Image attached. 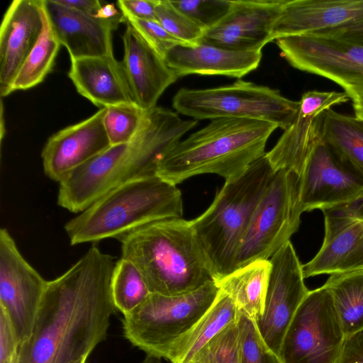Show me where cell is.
I'll list each match as a JSON object with an SVG mask.
<instances>
[{
    "label": "cell",
    "instance_id": "1",
    "mask_svg": "<svg viewBox=\"0 0 363 363\" xmlns=\"http://www.w3.org/2000/svg\"><path fill=\"white\" fill-rule=\"evenodd\" d=\"M116 263L93 245L65 273L48 281L16 363H70L105 340L117 310L111 293Z\"/></svg>",
    "mask_w": 363,
    "mask_h": 363
},
{
    "label": "cell",
    "instance_id": "2",
    "mask_svg": "<svg viewBox=\"0 0 363 363\" xmlns=\"http://www.w3.org/2000/svg\"><path fill=\"white\" fill-rule=\"evenodd\" d=\"M197 124L196 120L182 119L160 106L147 110L129 142L111 145L59 183L58 206L79 213L119 185L156 174L159 161Z\"/></svg>",
    "mask_w": 363,
    "mask_h": 363
},
{
    "label": "cell",
    "instance_id": "3",
    "mask_svg": "<svg viewBox=\"0 0 363 363\" xmlns=\"http://www.w3.org/2000/svg\"><path fill=\"white\" fill-rule=\"evenodd\" d=\"M118 240L121 257L136 266L150 293L176 296L216 280L191 220L152 221Z\"/></svg>",
    "mask_w": 363,
    "mask_h": 363
},
{
    "label": "cell",
    "instance_id": "4",
    "mask_svg": "<svg viewBox=\"0 0 363 363\" xmlns=\"http://www.w3.org/2000/svg\"><path fill=\"white\" fill-rule=\"evenodd\" d=\"M277 128L259 120H211L169 151L159 161L156 174L174 185L203 174L235 179L265 155L267 141Z\"/></svg>",
    "mask_w": 363,
    "mask_h": 363
},
{
    "label": "cell",
    "instance_id": "5",
    "mask_svg": "<svg viewBox=\"0 0 363 363\" xmlns=\"http://www.w3.org/2000/svg\"><path fill=\"white\" fill-rule=\"evenodd\" d=\"M180 190L156 174L128 181L109 191L77 216L65 230L72 245L119 240L152 221L182 218Z\"/></svg>",
    "mask_w": 363,
    "mask_h": 363
},
{
    "label": "cell",
    "instance_id": "6",
    "mask_svg": "<svg viewBox=\"0 0 363 363\" xmlns=\"http://www.w3.org/2000/svg\"><path fill=\"white\" fill-rule=\"evenodd\" d=\"M275 173L264 155L242 174L225 181L210 206L191 220L216 280L234 271L241 239Z\"/></svg>",
    "mask_w": 363,
    "mask_h": 363
},
{
    "label": "cell",
    "instance_id": "7",
    "mask_svg": "<svg viewBox=\"0 0 363 363\" xmlns=\"http://www.w3.org/2000/svg\"><path fill=\"white\" fill-rule=\"evenodd\" d=\"M218 293L215 281L176 296L151 293L123 315L124 337L147 354L167 359L172 345L204 315Z\"/></svg>",
    "mask_w": 363,
    "mask_h": 363
},
{
    "label": "cell",
    "instance_id": "8",
    "mask_svg": "<svg viewBox=\"0 0 363 363\" xmlns=\"http://www.w3.org/2000/svg\"><path fill=\"white\" fill-rule=\"evenodd\" d=\"M175 111L199 120L235 118L272 123L286 130L294 121L299 101L279 91L239 79L234 83L209 89L182 88L172 99Z\"/></svg>",
    "mask_w": 363,
    "mask_h": 363
},
{
    "label": "cell",
    "instance_id": "9",
    "mask_svg": "<svg viewBox=\"0 0 363 363\" xmlns=\"http://www.w3.org/2000/svg\"><path fill=\"white\" fill-rule=\"evenodd\" d=\"M298 178L292 172H276L264 192L241 239L234 270L270 258L290 241L301 223L298 208Z\"/></svg>",
    "mask_w": 363,
    "mask_h": 363
},
{
    "label": "cell",
    "instance_id": "10",
    "mask_svg": "<svg viewBox=\"0 0 363 363\" xmlns=\"http://www.w3.org/2000/svg\"><path fill=\"white\" fill-rule=\"evenodd\" d=\"M275 41L292 67L341 86L352 100L354 116L363 120V47L313 35L283 37Z\"/></svg>",
    "mask_w": 363,
    "mask_h": 363
},
{
    "label": "cell",
    "instance_id": "11",
    "mask_svg": "<svg viewBox=\"0 0 363 363\" xmlns=\"http://www.w3.org/2000/svg\"><path fill=\"white\" fill-rule=\"evenodd\" d=\"M346 335L328 286L309 291L284 337L283 363H337Z\"/></svg>",
    "mask_w": 363,
    "mask_h": 363
},
{
    "label": "cell",
    "instance_id": "12",
    "mask_svg": "<svg viewBox=\"0 0 363 363\" xmlns=\"http://www.w3.org/2000/svg\"><path fill=\"white\" fill-rule=\"evenodd\" d=\"M269 261L272 267L264 308L255 322L265 343L279 356L285 334L309 290L304 284L303 264L290 241Z\"/></svg>",
    "mask_w": 363,
    "mask_h": 363
},
{
    "label": "cell",
    "instance_id": "13",
    "mask_svg": "<svg viewBox=\"0 0 363 363\" xmlns=\"http://www.w3.org/2000/svg\"><path fill=\"white\" fill-rule=\"evenodd\" d=\"M23 257L7 229H0V308L9 317L19 346L30 336L47 286Z\"/></svg>",
    "mask_w": 363,
    "mask_h": 363
},
{
    "label": "cell",
    "instance_id": "14",
    "mask_svg": "<svg viewBox=\"0 0 363 363\" xmlns=\"http://www.w3.org/2000/svg\"><path fill=\"white\" fill-rule=\"evenodd\" d=\"M298 178L301 214L345 201L363 191V179L335 157L320 135L312 146Z\"/></svg>",
    "mask_w": 363,
    "mask_h": 363
},
{
    "label": "cell",
    "instance_id": "15",
    "mask_svg": "<svg viewBox=\"0 0 363 363\" xmlns=\"http://www.w3.org/2000/svg\"><path fill=\"white\" fill-rule=\"evenodd\" d=\"M285 0H235L228 14L199 42L238 52H262Z\"/></svg>",
    "mask_w": 363,
    "mask_h": 363
},
{
    "label": "cell",
    "instance_id": "16",
    "mask_svg": "<svg viewBox=\"0 0 363 363\" xmlns=\"http://www.w3.org/2000/svg\"><path fill=\"white\" fill-rule=\"evenodd\" d=\"M349 100L345 91L313 90L303 93L294 121L265 154L274 171L286 169L298 177L312 146L320 135L323 113Z\"/></svg>",
    "mask_w": 363,
    "mask_h": 363
},
{
    "label": "cell",
    "instance_id": "17",
    "mask_svg": "<svg viewBox=\"0 0 363 363\" xmlns=\"http://www.w3.org/2000/svg\"><path fill=\"white\" fill-rule=\"evenodd\" d=\"M106 108L91 117L67 126L49 138L41 157L50 179L60 182L69 172L111 146L103 119Z\"/></svg>",
    "mask_w": 363,
    "mask_h": 363
},
{
    "label": "cell",
    "instance_id": "18",
    "mask_svg": "<svg viewBox=\"0 0 363 363\" xmlns=\"http://www.w3.org/2000/svg\"><path fill=\"white\" fill-rule=\"evenodd\" d=\"M43 0H14L0 28V95L12 93L13 81L44 28Z\"/></svg>",
    "mask_w": 363,
    "mask_h": 363
},
{
    "label": "cell",
    "instance_id": "19",
    "mask_svg": "<svg viewBox=\"0 0 363 363\" xmlns=\"http://www.w3.org/2000/svg\"><path fill=\"white\" fill-rule=\"evenodd\" d=\"M43 5L52 32L71 60L113 55L112 32L118 24L66 7L56 0H43Z\"/></svg>",
    "mask_w": 363,
    "mask_h": 363
},
{
    "label": "cell",
    "instance_id": "20",
    "mask_svg": "<svg viewBox=\"0 0 363 363\" xmlns=\"http://www.w3.org/2000/svg\"><path fill=\"white\" fill-rule=\"evenodd\" d=\"M123 35V65L137 104L147 111L156 104L179 77L131 26Z\"/></svg>",
    "mask_w": 363,
    "mask_h": 363
},
{
    "label": "cell",
    "instance_id": "21",
    "mask_svg": "<svg viewBox=\"0 0 363 363\" xmlns=\"http://www.w3.org/2000/svg\"><path fill=\"white\" fill-rule=\"evenodd\" d=\"M363 20V0H285L272 41L309 35Z\"/></svg>",
    "mask_w": 363,
    "mask_h": 363
},
{
    "label": "cell",
    "instance_id": "22",
    "mask_svg": "<svg viewBox=\"0 0 363 363\" xmlns=\"http://www.w3.org/2000/svg\"><path fill=\"white\" fill-rule=\"evenodd\" d=\"M163 57L179 77L198 74L240 79L259 67L262 52H238L198 42L176 45Z\"/></svg>",
    "mask_w": 363,
    "mask_h": 363
},
{
    "label": "cell",
    "instance_id": "23",
    "mask_svg": "<svg viewBox=\"0 0 363 363\" xmlns=\"http://www.w3.org/2000/svg\"><path fill=\"white\" fill-rule=\"evenodd\" d=\"M68 76L77 92L101 108L137 104L123 63L113 55L71 60Z\"/></svg>",
    "mask_w": 363,
    "mask_h": 363
},
{
    "label": "cell",
    "instance_id": "24",
    "mask_svg": "<svg viewBox=\"0 0 363 363\" xmlns=\"http://www.w3.org/2000/svg\"><path fill=\"white\" fill-rule=\"evenodd\" d=\"M363 270V220L349 226L322 246L303 265L304 278Z\"/></svg>",
    "mask_w": 363,
    "mask_h": 363
},
{
    "label": "cell",
    "instance_id": "25",
    "mask_svg": "<svg viewBox=\"0 0 363 363\" xmlns=\"http://www.w3.org/2000/svg\"><path fill=\"white\" fill-rule=\"evenodd\" d=\"M238 311L232 298L219 290L217 298L196 323L171 347L167 359L188 363L219 333L237 321Z\"/></svg>",
    "mask_w": 363,
    "mask_h": 363
},
{
    "label": "cell",
    "instance_id": "26",
    "mask_svg": "<svg viewBox=\"0 0 363 363\" xmlns=\"http://www.w3.org/2000/svg\"><path fill=\"white\" fill-rule=\"evenodd\" d=\"M320 133L335 157L363 179V120L330 108L322 114Z\"/></svg>",
    "mask_w": 363,
    "mask_h": 363
},
{
    "label": "cell",
    "instance_id": "27",
    "mask_svg": "<svg viewBox=\"0 0 363 363\" xmlns=\"http://www.w3.org/2000/svg\"><path fill=\"white\" fill-rule=\"evenodd\" d=\"M271 267L269 259L256 260L215 281L238 311L256 321L262 313Z\"/></svg>",
    "mask_w": 363,
    "mask_h": 363
},
{
    "label": "cell",
    "instance_id": "28",
    "mask_svg": "<svg viewBox=\"0 0 363 363\" xmlns=\"http://www.w3.org/2000/svg\"><path fill=\"white\" fill-rule=\"evenodd\" d=\"M345 335L363 330V270L330 274L325 283Z\"/></svg>",
    "mask_w": 363,
    "mask_h": 363
},
{
    "label": "cell",
    "instance_id": "29",
    "mask_svg": "<svg viewBox=\"0 0 363 363\" xmlns=\"http://www.w3.org/2000/svg\"><path fill=\"white\" fill-rule=\"evenodd\" d=\"M60 46L45 13L43 33L18 72L12 84V92L40 84L52 70Z\"/></svg>",
    "mask_w": 363,
    "mask_h": 363
},
{
    "label": "cell",
    "instance_id": "30",
    "mask_svg": "<svg viewBox=\"0 0 363 363\" xmlns=\"http://www.w3.org/2000/svg\"><path fill=\"white\" fill-rule=\"evenodd\" d=\"M111 293L116 309L123 315L132 312L151 294L136 266L123 257L116 263Z\"/></svg>",
    "mask_w": 363,
    "mask_h": 363
},
{
    "label": "cell",
    "instance_id": "31",
    "mask_svg": "<svg viewBox=\"0 0 363 363\" xmlns=\"http://www.w3.org/2000/svg\"><path fill=\"white\" fill-rule=\"evenodd\" d=\"M145 111L138 104L106 108L103 123L111 145L129 142L140 128Z\"/></svg>",
    "mask_w": 363,
    "mask_h": 363
},
{
    "label": "cell",
    "instance_id": "32",
    "mask_svg": "<svg viewBox=\"0 0 363 363\" xmlns=\"http://www.w3.org/2000/svg\"><path fill=\"white\" fill-rule=\"evenodd\" d=\"M240 363H283L278 354L265 343L255 322L238 311Z\"/></svg>",
    "mask_w": 363,
    "mask_h": 363
},
{
    "label": "cell",
    "instance_id": "33",
    "mask_svg": "<svg viewBox=\"0 0 363 363\" xmlns=\"http://www.w3.org/2000/svg\"><path fill=\"white\" fill-rule=\"evenodd\" d=\"M156 20L172 35L186 44H196L205 30L178 10L170 0H159Z\"/></svg>",
    "mask_w": 363,
    "mask_h": 363
},
{
    "label": "cell",
    "instance_id": "34",
    "mask_svg": "<svg viewBox=\"0 0 363 363\" xmlns=\"http://www.w3.org/2000/svg\"><path fill=\"white\" fill-rule=\"evenodd\" d=\"M324 216L326 242L336 235L363 220V191L356 196L321 209Z\"/></svg>",
    "mask_w": 363,
    "mask_h": 363
},
{
    "label": "cell",
    "instance_id": "35",
    "mask_svg": "<svg viewBox=\"0 0 363 363\" xmlns=\"http://www.w3.org/2000/svg\"><path fill=\"white\" fill-rule=\"evenodd\" d=\"M170 1L178 10L205 31L220 23L233 4V0Z\"/></svg>",
    "mask_w": 363,
    "mask_h": 363
},
{
    "label": "cell",
    "instance_id": "36",
    "mask_svg": "<svg viewBox=\"0 0 363 363\" xmlns=\"http://www.w3.org/2000/svg\"><path fill=\"white\" fill-rule=\"evenodd\" d=\"M125 20L162 57L173 46L186 44L169 33L156 20L133 18H125Z\"/></svg>",
    "mask_w": 363,
    "mask_h": 363
},
{
    "label": "cell",
    "instance_id": "37",
    "mask_svg": "<svg viewBox=\"0 0 363 363\" xmlns=\"http://www.w3.org/2000/svg\"><path fill=\"white\" fill-rule=\"evenodd\" d=\"M208 345L214 353L216 363H240L237 321L216 335Z\"/></svg>",
    "mask_w": 363,
    "mask_h": 363
},
{
    "label": "cell",
    "instance_id": "38",
    "mask_svg": "<svg viewBox=\"0 0 363 363\" xmlns=\"http://www.w3.org/2000/svg\"><path fill=\"white\" fill-rule=\"evenodd\" d=\"M18 344L11 323L6 313L0 308V363H6L17 357Z\"/></svg>",
    "mask_w": 363,
    "mask_h": 363
},
{
    "label": "cell",
    "instance_id": "39",
    "mask_svg": "<svg viewBox=\"0 0 363 363\" xmlns=\"http://www.w3.org/2000/svg\"><path fill=\"white\" fill-rule=\"evenodd\" d=\"M158 2L159 0H119L117 4L124 18L156 20Z\"/></svg>",
    "mask_w": 363,
    "mask_h": 363
},
{
    "label": "cell",
    "instance_id": "40",
    "mask_svg": "<svg viewBox=\"0 0 363 363\" xmlns=\"http://www.w3.org/2000/svg\"><path fill=\"white\" fill-rule=\"evenodd\" d=\"M309 35L332 38L363 47V20Z\"/></svg>",
    "mask_w": 363,
    "mask_h": 363
},
{
    "label": "cell",
    "instance_id": "41",
    "mask_svg": "<svg viewBox=\"0 0 363 363\" xmlns=\"http://www.w3.org/2000/svg\"><path fill=\"white\" fill-rule=\"evenodd\" d=\"M337 363H363V330L346 336Z\"/></svg>",
    "mask_w": 363,
    "mask_h": 363
},
{
    "label": "cell",
    "instance_id": "42",
    "mask_svg": "<svg viewBox=\"0 0 363 363\" xmlns=\"http://www.w3.org/2000/svg\"><path fill=\"white\" fill-rule=\"evenodd\" d=\"M59 4L78 11L81 13L95 16L101 9L103 1L99 0H56Z\"/></svg>",
    "mask_w": 363,
    "mask_h": 363
},
{
    "label": "cell",
    "instance_id": "43",
    "mask_svg": "<svg viewBox=\"0 0 363 363\" xmlns=\"http://www.w3.org/2000/svg\"><path fill=\"white\" fill-rule=\"evenodd\" d=\"M188 363H216V360L212 349L208 344L198 352Z\"/></svg>",
    "mask_w": 363,
    "mask_h": 363
},
{
    "label": "cell",
    "instance_id": "44",
    "mask_svg": "<svg viewBox=\"0 0 363 363\" xmlns=\"http://www.w3.org/2000/svg\"><path fill=\"white\" fill-rule=\"evenodd\" d=\"M141 363H162L161 358L147 354L146 357L142 361Z\"/></svg>",
    "mask_w": 363,
    "mask_h": 363
},
{
    "label": "cell",
    "instance_id": "45",
    "mask_svg": "<svg viewBox=\"0 0 363 363\" xmlns=\"http://www.w3.org/2000/svg\"><path fill=\"white\" fill-rule=\"evenodd\" d=\"M1 140H2V138L4 136V117H3V104L1 103Z\"/></svg>",
    "mask_w": 363,
    "mask_h": 363
},
{
    "label": "cell",
    "instance_id": "46",
    "mask_svg": "<svg viewBox=\"0 0 363 363\" xmlns=\"http://www.w3.org/2000/svg\"><path fill=\"white\" fill-rule=\"evenodd\" d=\"M89 356H85V357H83L80 359H78L75 361H73L70 363H86V360H87V358H88Z\"/></svg>",
    "mask_w": 363,
    "mask_h": 363
},
{
    "label": "cell",
    "instance_id": "47",
    "mask_svg": "<svg viewBox=\"0 0 363 363\" xmlns=\"http://www.w3.org/2000/svg\"><path fill=\"white\" fill-rule=\"evenodd\" d=\"M16 359H17V357H16V359H12V360L9 361V362H6V363H16Z\"/></svg>",
    "mask_w": 363,
    "mask_h": 363
}]
</instances>
